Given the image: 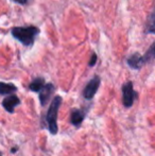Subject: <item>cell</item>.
<instances>
[{
	"mask_svg": "<svg viewBox=\"0 0 155 156\" xmlns=\"http://www.w3.org/2000/svg\"><path fill=\"white\" fill-rule=\"evenodd\" d=\"M83 119H84V113H83L81 109H73L72 113H71V123L76 126H79L82 123Z\"/></svg>",
	"mask_w": 155,
	"mask_h": 156,
	"instance_id": "ba28073f",
	"label": "cell"
},
{
	"mask_svg": "<svg viewBox=\"0 0 155 156\" xmlns=\"http://www.w3.org/2000/svg\"><path fill=\"white\" fill-rule=\"evenodd\" d=\"M39 33V30L36 27H28V28H14L12 29V35L16 39L25 46H31L35 41V37Z\"/></svg>",
	"mask_w": 155,
	"mask_h": 156,
	"instance_id": "6da1fadb",
	"label": "cell"
},
{
	"mask_svg": "<svg viewBox=\"0 0 155 156\" xmlns=\"http://www.w3.org/2000/svg\"><path fill=\"white\" fill-rule=\"evenodd\" d=\"M54 93V86L52 84H45V86L41 89L39 91V100H41V104L45 106L50 100V97Z\"/></svg>",
	"mask_w": 155,
	"mask_h": 156,
	"instance_id": "8992f818",
	"label": "cell"
},
{
	"mask_svg": "<svg viewBox=\"0 0 155 156\" xmlns=\"http://www.w3.org/2000/svg\"><path fill=\"white\" fill-rule=\"evenodd\" d=\"M0 156H2V155H1V154H0Z\"/></svg>",
	"mask_w": 155,
	"mask_h": 156,
	"instance_id": "2e32d148",
	"label": "cell"
},
{
	"mask_svg": "<svg viewBox=\"0 0 155 156\" xmlns=\"http://www.w3.org/2000/svg\"><path fill=\"white\" fill-rule=\"evenodd\" d=\"M100 82H101V81H100L99 76H95V78L89 81V83L86 85V87H85L84 93H83L85 99L89 100V99L93 98V96L96 94L98 88H99V86H100Z\"/></svg>",
	"mask_w": 155,
	"mask_h": 156,
	"instance_id": "277c9868",
	"label": "cell"
},
{
	"mask_svg": "<svg viewBox=\"0 0 155 156\" xmlns=\"http://www.w3.org/2000/svg\"><path fill=\"white\" fill-rule=\"evenodd\" d=\"M17 88L15 85L8 84V83L0 82V94H9L16 91Z\"/></svg>",
	"mask_w": 155,
	"mask_h": 156,
	"instance_id": "30bf717a",
	"label": "cell"
},
{
	"mask_svg": "<svg viewBox=\"0 0 155 156\" xmlns=\"http://www.w3.org/2000/svg\"><path fill=\"white\" fill-rule=\"evenodd\" d=\"M19 103H20V100H19L18 97L15 96V94H10V96H8L6 98L3 99V101H2V106H3L4 108H5V111L9 112V113H14L15 107H16Z\"/></svg>",
	"mask_w": 155,
	"mask_h": 156,
	"instance_id": "5b68a950",
	"label": "cell"
},
{
	"mask_svg": "<svg viewBox=\"0 0 155 156\" xmlns=\"http://www.w3.org/2000/svg\"><path fill=\"white\" fill-rule=\"evenodd\" d=\"M128 64L133 69H140L143 65L145 64L143 56H141L139 53H134L128 58Z\"/></svg>",
	"mask_w": 155,
	"mask_h": 156,
	"instance_id": "52a82bcc",
	"label": "cell"
},
{
	"mask_svg": "<svg viewBox=\"0 0 155 156\" xmlns=\"http://www.w3.org/2000/svg\"><path fill=\"white\" fill-rule=\"evenodd\" d=\"M45 86V80L43 78H36L30 84L29 88L32 91H41V89Z\"/></svg>",
	"mask_w": 155,
	"mask_h": 156,
	"instance_id": "9c48e42d",
	"label": "cell"
},
{
	"mask_svg": "<svg viewBox=\"0 0 155 156\" xmlns=\"http://www.w3.org/2000/svg\"><path fill=\"white\" fill-rule=\"evenodd\" d=\"M96 62H97V55H96L95 53H93V55H91L90 61H89V64H88V65L91 67V66H93V65H95Z\"/></svg>",
	"mask_w": 155,
	"mask_h": 156,
	"instance_id": "4fadbf2b",
	"label": "cell"
},
{
	"mask_svg": "<svg viewBox=\"0 0 155 156\" xmlns=\"http://www.w3.org/2000/svg\"><path fill=\"white\" fill-rule=\"evenodd\" d=\"M15 151H17V149H13V150H12V153H15Z\"/></svg>",
	"mask_w": 155,
	"mask_h": 156,
	"instance_id": "9a60e30c",
	"label": "cell"
},
{
	"mask_svg": "<svg viewBox=\"0 0 155 156\" xmlns=\"http://www.w3.org/2000/svg\"><path fill=\"white\" fill-rule=\"evenodd\" d=\"M14 2L16 3H19V4H26L28 2V0H13Z\"/></svg>",
	"mask_w": 155,
	"mask_h": 156,
	"instance_id": "5bb4252c",
	"label": "cell"
},
{
	"mask_svg": "<svg viewBox=\"0 0 155 156\" xmlns=\"http://www.w3.org/2000/svg\"><path fill=\"white\" fill-rule=\"evenodd\" d=\"M146 31L148 33H153L155 34V12L151 13L147 19V25H146Z\"/></svg>",
	"mask_w": 155,
	"mask_h": 156,
	"instance_id": "8fae6325",
	"label": "cell"
},
{
	"mask_svg": "<svg viewBox=\"0 0 155 156\" xmlns=\"http://www.w3.org/2000/svg\"><path fill=\"white\" fill-rule=\"evenodd\" d=\"M155 60V41L152 44L151 47L148 49V51L146 52V54L143 55V61L145 63H149Z\"/></svg>",
	"mask_w": 155,
	"mask_h": 156,
	"instance_id": "7c38bea8",
	"label": "cell"
},
{
	"mask_svg": "<svg viewBox=\"0 0 155 156\" xmlns=\"http://www.w3.org/2000/svg\"><path fill=\"white\" fill-rule=\"evenodd\" d=\"M122 94H123V105L125 107H131L136 98V93L134 91L132 82H128L123 85Z\"/></svg>",
	"mask_w": 155,
	"mask_h": 156,
	"instance_id": "3957f363",
	"label": "cell"
},
{
	"mask_svg": "<svg viewBox=\"0 0 155 156\" xmlns=\"http://www.w3.org/2000/svg\"><path fill=\"white\" fill-rule=\"evenodd\" d=\"M61 104H62V98L60 96L54 97V99L52 100L50 107L48 109L47 113V122H48V127L51 134H56L58 133V123H56V118H58V112L60 108Z\"/></svg>",
	"mask_w": 155,
	"mask_h": 156,
	"instance_id": "7a4b0ae2",
	"label": "cell"
}]
</instances>
